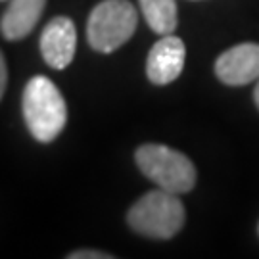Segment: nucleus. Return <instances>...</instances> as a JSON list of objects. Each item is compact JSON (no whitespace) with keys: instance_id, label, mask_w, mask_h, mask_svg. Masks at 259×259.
Returning <instances> with one entry per match:
<instances>
[{"instance_id":"1","label":"nucleus","mask_w":259,"mask_h":259,"mask_svg":"<svg viewBox=\"0 0 259 259\" xmlns=\"http://www.w3.org/2000/svg\"><path fill=\"white\" fill-rule=\"evenodd\" d=\"M23 119L38 142H52L64 131L67 108L62 93L48 77L37 75L23 89Z\"/></svg>"},{"instance_id":"2","label":"nucleus","mask_w":259,"mask_h":259,"mask_svg":"<svg viewBox=\"0 0 259 259\" xmlns=\"http://www.w3.org/2000/svg\"><path fill=\"white\" fill-rule=\"evenodd\" d=\"M131 229L142 236L169 240L185 225V205L179 194L169 190H152L144 194L127 213Z\"/></svg>"},{"instance_id":"3","label":"nucleus","mask_w":259,"mask_h":259,"mask_svg":"<svg viewBox=\"0 0 259 259\" xmlns=\"http://www.w3.org/2000/svg\"><path fill=\"white\" fill-rule=\"evenodd\" d=\"M137 165L157 188L173 194H186L196 185L194 163L181 152L163 144H142L137 154Z\"/></svg>"},{"instance_id":"4","label":"nucleus","mask_w":259,"mask_h":259,"mask_svg":"<svg viewBox=\"0 0 259 259\" xmlns=\"http://www.w3.org/2000/svg\"><path fill=\"white\" fill-rule=\"evenodd\" d=\"M137 23V8L129 0H104L89 16L87 40L96 52L111 54L135 35Z\"/></svg>"},{"instance_id":"5","label":"nucleus","mask_w":259,"mask_h":259,"mask_svg":"<svg viewBox=\"0 0 259 259\" xmlns=\"http://www.w3.org/2000/svg\"><path fill=\"white\" fill-rule=\"evenodd\" d=\"M215 75L229 87H244L259 79V45L242 42L225 50L215 62Z\"/></svg>"},{"instance_id":"6","label":"nucleus","mask_w":259,"mask_h":259,"mask_svg":"<svg viewBox=\"0 0 259 259\" xmlns=\"http://www.w3.org/2000/svg\"><path fill=\"white\" fill-rule=\"evenodd\" d=\"M186 58L185 42L179 37L163 35L152 47L146 60V75L154 84L173 83L179 75L183 73Z\"/></svg>"},{"instance_id":"7","label":"nucleus","mask_w":259,"mask_h":259,"mask_svg":"<svg viewBox=\"0 0 259 259\" xmlns=\"http://www.w3.org/2000/svg\"><path fill=\"white\" fill-rule=\"evenodd\" d=\"M77 48V31L73 21L65 16L48 21L40 35V54L50 67L65 69L73 62Z\"/></svg>"},{"instance_id":"8","label":"nucleus","mask_w":259,"mask_h":259,"mask_svg":"<svg viewBox=\"0 0 259 259\" xmlns=\"http://www.w3.org/2000/svg\"><path fill=\"white\" fill-rule=\"evenodd\" d=\"M45 4L47 0H10V6L0 21L2 35L8 40L27 37L42 16Z\"/></svg>"},{"instance_id":"9","label":"nucleus","mask_w":259,"mask_h":259,"mask_svg":"<svg viewBox=\"0 0 259 259\" xmlns=\"http://www.w3.org/2000/svg\"><path fill=\"white\" fill-rule=\"evenodd\" d=\"M148 27L157 35H171L179 23L175 0H139Z\"/></svg>"},{"instance_id":"10","label":"nucleus","mask_w":259,"mask_h":259,"mask_svg":"<svg viewBox=\"0 0 259 259\" xmlns=\"http://www.w3.org/2000/svg\"><path fill=\"white\" fill-rule=\"evenodd\" d=\"M69 259H111L113 255L110 253H104V251H94V250H79L73 251L67 255Z\"/></svg>"},{"instance_id":"11","label":"nucleus","mask_w":259,"mask_h":259,"mask_svg":"<svg viewBox=\"0 0 259 259\" xmlns=\"http://www.w3.org/2000/svg\"><path fill=\"white\" fill-rule=\"evenodd\" d=\"M6 83H8V69H6V60L0 52V98L6 91Z\"/></svg>"},{"instance_id":"12","label":"nucleus","mask_w":259,"mask_h":259,"mask_svg":"<svg viewBox=\"0 0 259 259\" xmlns=\"http://www.w3.org/2000/svg\"><path fill=\"white\" fill-rule=\"evenodd\" d=\"M253 100H255V106H257V110H259V79H257L255 89H253Z\"/></svg>"}]
</instances>
